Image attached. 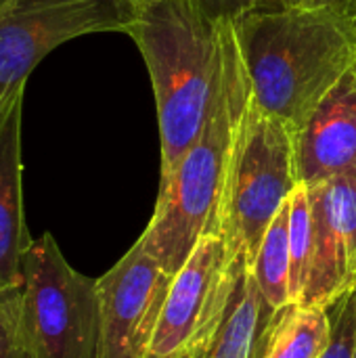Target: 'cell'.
I'll use <instances>...</instances> for the list:
<instances>
[{
	"mask_svg": "<svg viewBox=\"0 0 356 358\" xmlns=\"http://www.w3.org/2000/svg\"><path fill=\"white\" fill-rule=\"evenodd\" d=\"M206 350H187V352H178L172 357H159V358H204ZM147 358H157V357H147Z\"/></svg>",
	"mask_w": 356,
	"mask_h": 358,
	"instance_id": "cell-19",
	"label": "cell"
},
{
	"mask_svg": "<svg viewBox=\"0 0 356 358\" xmlns=\"http://www.w3.org/2000/svg\"><path fill=\"white\" fill-rule=\"evenodd\" d=\"M0 358H34L19 321V289L0 292Z\"/></svg>",
	"mask_w": 356,
	"mask_h": 358,
	"instance_id": "cell-17",
	"label": "cell"
},
{
	"mask_svg": "<svg viewBox=\"0 0 356 358\" xmlns=\"http://www.w3.org/2000/svg\"><path fill=\"white\" fill-rule=\"evenodd\" d=\"M356 178V57L296 134L298 185Z\"/></svg>",
	"mask_w": 356,
	"mask_h": 358,
	"instance_id": "cell-10",
	"label": "cell"
},
{
	"mask_svg": "<svg viewBox=\"0 0 356 358\" xmlns=\"http://www.w3.org/2000/svg\"><path fill=\"white\" fill-rule=\"evenodd\" d=\"M252 10H290V8H332L355 17L356 0H250Z\"/></svg>",
	"mask_w": 356,
	"mask_h": 358,
	"instance_id": "cell-18",
	"label": "cell"
},
{
	"mask_svg": "<svg viewBox=\"0 0 356 358\" xmlns=\"http://www.w3.org/2000/svg\"><path fill=\"white\" fill-rule=\"evenodd\" d=\"M332 342L327 308L292 304L281 317L266 358H321Z\"/></svg>",
	"mask_w": 356,
	"mask_h": 358,
	"instance_id": "cell-14",
	"label": "cell"
},
{
	"mask_svg": "<svg viewBox=\"0 0 356 358\" xmlns=\"http://www.w3.org/2000/svg\"><path fill=\"white\" fill-rule=\"evenodd\" d=\"M172 275L136 243L97 279L101 306L99 358H147Z\"/></svg>",
	"mask_w": 356,
	"mask_h": 358,
	"instance_id": "cell-8",
	"label": "cell"
},
{
	"mask_svg": "<svg viewBox=\"0 0 356 358\" xmlns=\"http://www.w3.org/2000/svg\"><path fill=\"white\" fill-rule=\"evenodd\" d=\"M287 308L277 310L264 300L252 264L239 254L229 306L204 358H266L273 334Z\"/></svg>",
	"mask_w": 356,
	"mask_h": 358,
	"instance_id": "cell-12",
	"label": "cell"
},
{
	"mask_svg": "<svg viewBox=\"0 0 356 358\" xmlns=\"http://www.w3.org/2000/svg\"><path fill=\"white\" fill-rule=\"evenodd\" d=\"M313 260L298 306L329 308L356 289V178L340 176L308 187Z\"/></svg>",
	"mask_w": 356,
	"mask_h": 358,
	"instance_id": "cell-9",
	"label": "cell"
},
{
	"mask_svg": "<svg viewBox=\"0 0 356 358\" xmlns=\"http://www.w3.org/2000/svg\"><path fill=\"white\" fill-rule=\"evenodd\" d=\"M254 279L264 300L283 310L292 306L290 298V199L269 224L252 262Z\"/></svg>",
	"mask_w": 356,
	"mask_h": 358,
	"instance_id": "cell-13",
	"label": "cell"
},
{
	"mask_svg": "<svg viewBox=\"0 0 356 358\" xmlns=\"http://www.w3.org/2000/svg\"><path fill=\"white\" fill-rule=\"evenodd\" d=\"M332 317V342L321 358H353L356 342V289L327 308Z\"/></svg>",
	"mask_w": 356,
	"mask_h": 358,
	"instance_id": "cell-16",
	"label": "cell"
},
{
	"mask_svg": "<svg viewBox=\"0 0 356 358\" xmlns=\"http://www.w3.org/2000/svg\"><path fill=\"white\" fill-rule=\"evenodd\" d=\"M250 0H138L128 36L138 46L157 103L162 178L199 136L222 76L225 23Z\"/></svg>",
	"mask_w": 356,
	"mask_h": 358,
	"instance_id": "cell-1",
	"label": "cell"
},
{
	"mask_svg": "<svg viewBox=\"0 0 356 358\" xmlns=\"http://www.w3.org/2000/svg\"><path fill=\"white\" fill-rule=\"evenodd\" d=\"M313 260V212L306 185L290 195V298L298 304L311 273Z\"/></svg>",
	"mask_w": 356,
	"mask_h": 358,
	"instance_id": "cell-15",
	"label": "cell"
},
{
	"mask_svg": "<svg viewBox=\"0 0 356 358\" xmlns=\"http://www.w3.org/2000/svg\"><path fill=\"white\" fill-rule=\"evenodd\" d=\"M235 279L237 256L225 235H206L172 277L147 357L206 350L225 317Z\"/></svg>",
	"mask_w": 356,
	"mask_h": 358,
	"instance_id": "cell-7",
	"label": "cell"
},
{
	"mask_svg": "<svg viewBox=\"0 0 356 358\" xmlns=\"http://www.w3.org/2000/svg\"><path fill=\"white\" fill-rule=\"evenodd\" d=\"M298 187L296 134L277 117L262 111L254 94L239 122L220 206V233L233 256L248 262Z\"/></svg>",
	"mask_w": 356,
	"mask_h": 358,
	"instance_id": "cell-4",
	"label": "cell"
},
{
	"mask_svg": "<svg viewBox=\"0 0 356 358\" xmlns=\"http://www.w3.org/2000/svg\"><path fill=\"white\" fill-rule=\"evenodd\" d=\"M355 27H356V13H355Z\"/></svg>",
	"mask_w": 356,
	"mask_h": 358,
	"instance_id": "cell-21",
	"label": "cell"
},
{
	"mask_svg": "<svg viewBox=\"0 0 356 358\" xmlns=\"http://www.w3.org/2000/svg\"><path fill=\"white\" fill-rule=\"evenodd\" d=\"M19 321L34 358H99L97 279L78 273L50 233L34 239L25 252Z\"/></svg>",
	"mask_w": 356,
	"mask_h": 358,
	"instance_id": "cell-5",
	"label": "cell"
},
{
	"mask_svg": "<svg viewBox=\"0 0 356 358\" xmlns=\"http://www.w3.org/2000/svg\"><path fill=\"white\" fill-rule=\"evenodd\" d=\"M138 0H0V99L61 44L88 34H128Z\"/></svg>",
	"mask_w": 356,
	"mask_h": 358,
	"instance_id": "cell-6",
	"label": "cell"
},
{
	"mask_svg": "<svg viewBox=\"0 0 356 358\" xmlns=\"http://www.w3.org/2000/svg\"><path fill=\"white\" fill-rule=\"evenodd\" d=\"M233 25L256 105L294 134L356 57L348 13L243 8Z\"/></svg>",
	"mask_w": 356,
	"mask_h": 358,
	"instance_id": "cell-2",
	"label": "cell"
},
{
	"mask_svg": "<svg viewBox=\"0 0 356 358\" xmlns=\"http://www.w3.org/2000/svg\"><path fill=\"white\" fill-rule=\"evenodd\" d=\"M25 84L0 99V292H15L23 281V258L31 245L23 212V126Z\"/></svg>",
	"mask_w": 356,
	"mask_h": 358,
	"instance_id": "cell-11",
	"label": "cell"
},
{
	"mask_svg": "<svg viewBox=\"0 0 356 358\" xmlns=\"http://www.w3.org/2000/svg\"><path fill=\"white\" fill-rule=\"evenodd\" d=\"M235 17L222 29V76L212 111L176 170L159 182L153 216L138 237L143 248L172 277L206 235L220 233L227 172L239 122L252 99V84L235 36Z\"/></svg>",
	"mask_w": 356,
	"mask_h": 358,
	"instance_id": "cell-3",
	"label": "cell"
},
{
	"mask_svg": "<svg viewBox=\"0 0 356 358\" xmlns=\"http://www.w3.org/2000/svg\"><path fill=\"white\" fill-rule=\"evenodd\" d=\"M353 358H356V342H355V355H353Z\"/></svg>",
	"mask_w": 356,
	"mask_h": 358,
	"instance_id": "cell-20",
	"label": "cell"
}]
</instances>
